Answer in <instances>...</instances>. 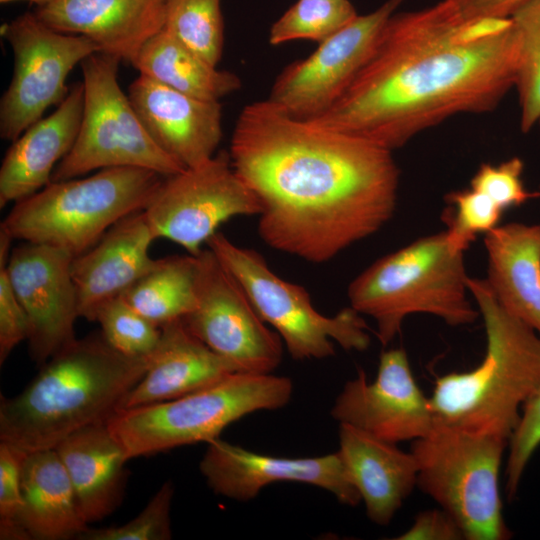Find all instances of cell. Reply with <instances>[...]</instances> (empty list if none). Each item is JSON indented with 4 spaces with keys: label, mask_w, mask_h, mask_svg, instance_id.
<instances>
[{
    "label": "cell",
    "mask_w": 540,
    "mask_h": 540,
    "mask_svg": "<svg viewBox=\"0 0 540 540\" xmlns=\"http://www.w3.org/2000/svg\"><path fill=\"white\" fill-rule=\"evenodd\" d=\"M523 169L524 163L519 157L496 165L483 163L472 177L470 187L487 195L505 212L539 197L538 192L526 190L522 180Z\"/></svg>",
    "instance_id": "cell-37"
},
{
    "label": "cell",
    "mask_w": 540,
    "mask_h": 540,
    "mask_svg": "<svg viewBox=\"0 0 540 540\" xmlns=\"http://www.w3.org/2000/svg\"><path fill=\"white\" fill-rule=\"evenodd\" d=\"M15 1H28V2L34 3L38 7H40V6H45V5L53 2L54 0H0V2L4 3V4L9 3V2H15Z\"/></svg>",
    "instance_id": "cell-41"
},
{
    "label": "cell",
    "mask_w": 540,
    "mask_h": 540,
    "mask_svg": "<svg viewBox=\"0 0 540 540\" xmlns=\"http://www.w3.org/2000/svg\"><path fill=\"white\" fill-rule=\"evenodd\" d=\"M331 416L339 424L395 444L421 438L434 426L429 398L416 383L401 348L381 353L373 382L359 369L336 398Z\"/></svg>",
    "instance_id": "cell-16"
},
{
    "label": "cell",
    "mask_w": 540,
    "mask_h": 540,
    "mask_svg": "<svg viewBox=\"0 0 540 540\" xmlns=\"http://www.w3.org/2000/svg\"><path fill=\"white\" fill-rule=\"evenodd\" d=\"M54 449L68 473L85 521L94 523L113 513L124 497L128 459L106 422L77 430Z\"/></svg>",
    "instance_id": "cell-25"
},
{
    "label": "cell",
    "mask_w": 540,
    "mask_h": 540,
    "mask_svg": "<svg viewBox=\"0 0 540 540\" xmlns=\"http://www.w3.org/2000/svg\"><path fill=\"white\" fill-rule=\"evenodd\" d=\"M206 244L239 282L262 320L275 329L293 359L332 356L333 342L348 351L369 347L367 324L352 307L325 316L314 308L304 287L276 275L257 251L234 244L221 232Z\"/></svg>",
    "instance_id": "cell-9"
},
{
    "label": "cell",
    "mask_w": 540,
    "mask_h": 540,
    "mask_svg": "<svg viewBox=\"0 0 540 540\" xmlns=\"http://www.w3.org/2000/svg\"><path fill=\"white\" fill-rule=\"evenodd\" d=\"M128 97L151 138L184 168L216 154L223 136L220 101L184 94L142 74Z\"/></svg>",
    "instance_id": "cell-18"
},
{
    "label": "cell",
    "mask_w": 540,
    "mask_h": 540,
    "mask_svg": "<svg viewBox=\"0 0 540 540\" xmlns=\"http://www.w3.org/2000/svg\"><path fill=\"white\" fill-rule=\"evenodd\" d=\"M84 107L82 82L73 84L57 109L28 127L6 152L0 168V207L22 200L52 181L72 149Z\"/></svg>",
    "instance_id": "cell-21"
},
{
    "label": "cell",
    "mask_w": 540,
    "mask_h": 540,
    "mask_svg": "<svg viewBox=\"0 0 540 540\" xmlns=\"http://www.w3.org/2000/svg\"><path fill=\"white\" fill-rule=\"evenodd\" d=\"M149 357H131L92 334L60 350L17 395L0 401V441L24 453L53 449L106 422L141 380Z\"/></svg>",
    "instance_id": "cell-3"
},
{
    "label": "cell",
    "mask_w": 540,
    "mask_h": 540,
    "mask_svg": "<svg viewBox=\"0 0 540 540\" xmlns=\"http://www.w3.org/2000/svg\"><path fill=\"white\" fill-rule=\"evenodd\" d=\"M509 17L519 41L515 87L520 126L528 132L540 119V0H526Z\"/></svg>",
    "instance_id": "cell-30"
},
{
    "label": "cell",
    "mask_w": 540,
    "mask_h": 540,
    "mask_svg": "<svg viewBox=\"0 0 540 540\" xmlns=\"http://www.w3.org/2000/svg\"><path fill=\"white\" fill-rule=\"evenodd\" d=\"M397 540H462L463 531L446 510L429 509L420 512L412 526L394 538Z\"/></svg>",
    "instance_id": "cell-39"
},
{
    "label": "cell",
    "mask_w": 540,
    "mask_h": 540,
    "mask_svg": "<svg viewBox=\"0 0 540 540\" xmlns=\"http://www.w3.org/2000/svg\"><path fill=\"white\" fill-rule=\"evenodd\" d=\"M120 58L97 52L80 64L84 107L76 141L52 174V181L95 170L136 167L171 176L184 168L151 138L118 82Z\"/></svg>",
    "instance_id": "cell-10"
},
{
    "label": "cell",
    "mask_w": 540,
    "mask_h": 540,
    "mask_svg": "<svg viewBox=\"0 0 540 540\" xmlns=\"http://www.w3.org/2000/svg\"><path fill=\"white\" fill-rule=\"evenodd\" d=\"M443 212L447 240L457 252L465 250L479 234L497 227L504 211L487 195L471 187L449 193Z\"/></svg>",
    "instance_id": "cell-33"
},
{
    "label": "cell",
    "mask_w": 540,
    "mask_h": 540,
    "mask_svg": "<svg viewBox=\"0 0 540 540\" xmlns=\"http://www.w3.org/2000/svg\"><path fill=\"white\" fill-rule=\"evenodd\" d=\"M174 486L166 481L133 519L120 526L88 528L82 540H169L172 538L170 511Z\"/></svg>",
    "instance_id": "cell-34"
},
{
    "label": "cell",
    "mask_w": 540,
    "mask_h": 540,
    "mask_svg": "<svg viewBox=\"0 0 540 540\" xmlns=\"http://www.w3.org/2000/svg\"><path fill=\"white\" fill-rule=\"evenodd\" d=\"M166 31L214 66L224 45L221 0H166Z\"/></svg>",
    "instance_id": "cell-29"
},
{
    "label": "cell",
    "mask_w": 540,
    "mask_h": 540,
    "mask_svg": "<svg viewBox=\"0 0 540 540\" xmlns=\"http://www.w3.org/2000/svg\"><path fill=\"white\" fill-rule=\"evenodd\" d=\"M29 335L27 315L19 302L6 273L0 268V364Z\"/></svg>",
    "instance_id": "cell-38"
},
{
    "label": "cell",
    "mask_w": 540,
    "mask_h": 540,
    "mask_svg": "<svg viewBox=\"0 0 540 540\" xmlns=\"http://www.w3.org/2000/svg\"><path fill=\"white\" fill-rule=\"evenodd\" d=\"M26 453L0 441V539L28 540L23 522L22 463Z\"/></svg>",
    "instance_id": "cell-35"
},
{
    "label": "cell",
    "mask_w": 540,
    "mask_h": 540,
    "mask_svg": "<svg viewBox=\"0 0 540 540\" xmlns=\"http://www.w3.org/2000/svg\"><path fill=\"white\" fill-rule=\"evenodd\" d=\"M165 177L144 168L113 167L51 181L15 202L0 227L14 240L54 246L75 257L118 221L143 211Z\"/></svg>",
    "instance_id": "cell-6"
},
{
    "label": "cell",
    "mask_w": 540,
    "mask_h": 540,
    "mask_svg": "<svg viewBox=\"0 0 540 540\" xmlns=\"http://www.w3.org/2000/svg\"><path fill=\"white\" fill-rule=\"evenodd\" d=\"M537 192H538V194H539V197H540V187H539V190H538Z\"/></svg>",
    "instance_id": "cell-42"
},
{
    "label": "cell",
    "mask_w": 540,
    "mask_h": 540,
    "mask_svg": "<svg viewBox=\"0 0 540 540\" xmlns=\"http://www.w3.org/2000/svg\"><path fill=\"white\" fill-rule=\"evenodd\" d=\"M464 253L450 246L445 231L421 237L373 262L348 287L350 307L373 318L383 346L411 314L436 316L457 327L479 316L469 299Z\"/></svg>",
    "instance_id": "cell-5"
},
{
    "label": "cell",
    "mask_w": 540,
    "mask_h": 540,
    "mask_svg": "<svg viewBox=\"0 0 540 540\" xmlns=\"http://www.w3.org/2000/svg\"><path fill=\"white\" fill-rule=\"evenodd\" d=\"M292 393L288 377L233 372L171 400L118 409L106 424L129 461L185 445L208 444L250 413L285 406Z\"/></svg>",
    "instance_id": "cell-7"
},
{
    "label": "cell",
    "mask_w": 540,
    "mask_h": 540,
    "mask_svg": "<svg viewBox=\"0 0 540 540\" xmlns=\"http://www.w3.org/2000/svg\"><path fill=\"white\" fill-rule=\"evenodd\" d=\"M196 303L182 318L188 330L240 372L268 374L283 341L267 327L244 289L209 248L197 255Z\"/></svg>",
    "instance_id": "cell-13"
},
{
    "label": "cell",
    "mask_w": 540,
    "mask_h": 540,
    "mask_svg": "<svg viewBox=\"0 0 540 540\" xmlns=\"http://www.w3.org/2000/svg\"><path fill=\"white\" fill-rule=\"evenodd\" d=\"M490 291L540 336V224L510 222L484 234Z\"/></svg>",
    "instance_id": "cell-24"
},
{
    "label": "cell",
    "mask_w": 540,
    "mask_h": 540,
    "mask_svg": "<svg viewBox=\"0 0 540 540\" xmlns=\"http://www.w3.org/2000/svg\"><path fill=\"white\" fill-rule=\"evenodd\" d=\"M1 32L12 48L14 70L0 101V136L13 142L66 98L71 70L101 49L85 36L50 28L30 12L4 24Z\"/></svg>",
    "instance_id": "cell-11"
},
{
    "label": "cell",
    "mask_w": 540,
    "mask_h": 540,
    "mask_svg": "<svg viewBox=\"0 0 540 540\" xmlns=\"http://www.w3.org/2000/svg\"><path fill=\"white\" fill-rule=\"evenodd\" d=\"M131 64L139 74L209 101H220L242 85L238 75L217 69L165 29L145 42Z\"/></svg>",
    "instance_id": "cell-27"
},
{
    "label": "cell",
    "mask_w": 540,
    "mask_h": 540,
    "mask_svg": "<svg viewBox=\"0 0 540 540\" xmlns=\"http://www.w3.org/2000/svg\"><path fill=\"white\" fill-rule=\"evenodd\" d=\"M465 20L506 18L526 0H444Z\"/></svg>",
    "instance_id": "cell-40"
},
{
    "label": "cell",
    "mask_w": 540,
    "mask_h": 540,
    "mask_svg": "<svg viewBox=\"0 0 540 540\" xmlns=\"http://www.w3.org/2000/svg\"><path fill=\"white\" fill-rule=\"evenodd\" d=\"M22 522L30 539L79 538L88 528L56 450L26 453L22 463Z\"/></svg>",
    "instance_id": "cell-26"
},
{
    "label": "cell",
    "mask_w": 540,
    "mask_h": 540,
    "mask_svg": "<svg viewBox=\"0 0 540 540\" xmlns=\"http://www.w3.org/2000/svg\"><path fill=\"white\" fill-rule=\"evenodd\" d=\"M199 469L214 493L238 501L255 498L269 484L289 481L327 490L341 504L356 506L361 502L338 452L305 458L274 457L218 438L208 443Z\"/></svg>",
    "instance_id": "cell-17"
},
{
    "label": "cell",
    "mask_w": 540,
    "mask_h": 540,
    "mask_svg": "<svg viewBox=\"0 0 540 540\" xmlns=\"http://www.w3.org/2000/svg\"><path fill=\"white\" fill-rule=\"evenodd\" d=\"M509 441L434 422L411 443L417 486L450 513L466 540H507L499 474Z\"/></svg>",
    "instance_id": "cell-8"
},
{
    "label": "cell",
    "mask_w": 540,
    "mask_h": 540,
    "mask_svg": "<svg viewBox=\"0 0 540 540\" xmlns=\"http://www.w3.org/2000/svg\"><path fill=\"white\" fill-rule=\"evenodd\" d=\"M486 333L481 363L436 378L434 422L509 441L524 404L540 390V336L509 314L485 279L467 280Z\"/></svg>",
    "instance_id": "cell-4"
},
{
    "label": "cell",
    "mask_w": 540,
    "mask_h": 540,
    "mask_svg": "<svg viewBox=\"0 0 540 540\" xmlns=\"http://www.w3.org/2000/svg\"><path fill=\"white\" fill-rule=\"evenodd\" d=\"M166 0H54L34 14L50 28L85 36L101 52L132 62L163 29Z\"/></svg>",
    "instance_id": "cell-20"
},
{
    "label": "cell",
    "mask_w": 540,
    "mask_h": 540,
    "mask_svg": "<svg viewBox=\"0 0 540 540\" xmlns=\"http://www.w3.org/2000/svg\"><path fill=\"white\" fill-rule=\"evenodd\" d=\"M197 255L156 259L153 267L122 297L136 311L161 327L184 318L196 303Z\"/></svg>",
    "instance_id": "cell-28"
},
{
    "label": "cell",
    "mask_w": 540,
    "mask_h": 540,
    "mask_svg": "<svg viewBox=\"0 0 540 540\" xmlns=\"http://www.w3.org/2000/svg\"><path fill=\"white\" fill-rule=\"evenodd\" d=\"M539 446L540 390L524 404L518 425L509 439L505 468V491L509 502L516 497L524 471Z\"/></svg>",
    "instance_id": "cell-36"
},
{
    "label": "cell",
    "mask_w": 540,
    "mask_h": 540,
    "mask_svg": "<svg viewBox=\"0 0 540 540\" xmlns=\"http://www.w3.org/2000/svg\"><path fill=\"white\" fill-rule=\"evenodd\" d=\"M240 372L194 336L182 319L161 326L155 351L141 380L123 398L118 409L171 400Z\"/></svg>",
    "instance_id": "cell-22"
},
{
    "label": "cell",
    "mask_w": 540,
    "mask_h": 540,
    "mask_svg": "<svg viewBox=\"0 0 540 540\" xmlns=\"http://www.w3.org/2000/svg\"><path fill=\"white\" fill-rule=\"evenodd\" d=\"M357 15L349 0H297L271 25L268 41L271 45L294 40L320 43Z\"/></svg>",
    "instance_id": "cell-31"
},
{
    "label": "cell",
    "mask_w": 540,
    "mask_h": 540,
    "mask_svg": "<svg viewBox=\"0 0 540 540\" xmlns=\"http://www.w3.org/2000/svg\"><path fill=\"white\" fill-rule=\"evenodd\" d=\"M337 452L368 518L388 525L417 486L418 466L412 453L348 424H340Z\"/></svg>",
    "instance_id": "cell-23"
},
{
    "label": "cell",
    "mask_w": 540,
    "mask_h": 540,
    "mask_svg": "<svg viewBox=\"0 0 540 540\" xmlns=\"http://www.w3.org/2000/svg\"><path fill=\"white\" fill-rule=\"evenodd\" d=\"M101 334L114 349L131 357H150L155 351L161 327L136 311L122 297L104 303L95 316Z\"/></svg>",
    "instance_id": "cell-32"
},
{
    "label": "cell",
    "mask_w": 540,
    "mask_h": 540,
    "mask_svg": "<svg viewBox=\"0 0 540 540\" xmlns=\"http://www.w3.org/2000/svg\"><path fill=\"white\" fill-rule=\"evenodd\" d=\"M510 17L462 19L444 0L394 13L359 72L315 125L391 151L461 113L494 109L515 87Z\"/></svg>",
    "instance_id": "cell-2"
},
{
    "label": "cell",
    "mask_w": 540,
    "mask_h": 540,
    "mask_svg": "<svg viewBox=\"0 0 540 540\" xmlns=\"http://www.w3.org/2000/svg\"><path fill=\"white\" fill-rule=\"evenodd\" d=\"M260 203L234 170L229 152L167 176L143 210L155 239L163 238L198 255L221 224L259 215Z\"/></svg>",
    "instance_id": "cell-12"
},
{
    "label": "cell",
    "mask_w": 540,
    "mask_h": 540,
    "mask_svg": "<svg viewBox=\"0 0 540 540\" xmlns=\"http://www.w3.org/2000/svg\"><path fill=\"white\" fill-rule=\"evenodd\" d=\"M403 1L387 0L374 11L357 15L308 57L287 65L276 77L268 99L299 119L325 112L364 65L384 25Z\"/></svg>",
    "instance_id": "cell-14"
},
{
    "label": "cell",
    "mask_w": 540,
    "mask_h": 540,
    "mask_svg": "<svg viewBox=\"0 0 540 540\" xmlns=\"http://www.w3.org/2000/svg\"><path fill=\"white\" fill-rule=\"evenodd\" d=\"M156 240L143 211L114 224L91 248L73 257L71 272L79 315L95 321L97 310L122 296L155 264L150 247Z\"/></svg>",
    "instance_id": "cell-19"
},
{
    "label": "cell",
    "mask_w": 540,
    "mask_h": 540,
    "mask_svg": "<svg viewBox=\"0 0 540 540\" xmlns=\"http://www.w3.org/2000/svg\"><path fill=\"white\" fill-rule=\"evenodd\" d=\"M229 155L260 203L262 240L305 261L331 260L394 214L400 172L391 150L293 117L268 98L242 109Z\"/></svg>",
    "instance_id": "cell-1"
},
{
    "label": "cell",
    "mask_w": 540,
    "mask_h": 540,
    "mask_svg": "<svg viewBox=\"0 0 540 540\" xmlns=\"http://www.w3.org/2000/svg\"><path fill=\"white\" fill-rule=\"evenodd\" d=\"M73 256L46 244L24 242L12 249L5 267L29 322V352L44 364L74 342L80 317L71 265Z\"/></svg>",
    "instance_id": "cell-15"
}]
</instances>
